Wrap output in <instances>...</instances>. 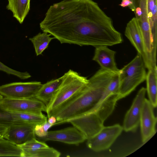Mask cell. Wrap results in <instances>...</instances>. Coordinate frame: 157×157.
Returning <instances> with one entry per match:
<instances>
[{"label": "cell", "mask_w": 157, "mask_h": 157, "mask_svg": "<svg viewBox=\"0 0 157 157\" xmlns=\"http://www.w3.org/2000/svg\"><path fill=\"white\" fill-rule=\"evenodd\" d=\"M142 58L138 53L118 73L119 99L128 95L145 80L147 73Z\"/></svg>", "instance_id": "obj_4"}, {"label": "cell", "mask_w": 157, "mask_h": 157, "mask_svg": "<svg viewBox=\"0 0 157 157\" xmlns=\"http://www.w3.org/2000/svg\"><path fill=\"white\" fill-rule=\"evenodd\" d=\"M0 71L17 76L21 79H28L31 77V75L28 72H21L13 70L6 66L0 61Z\"/></svg>", "instance_id": "obj_25"}, {"label": "cell", "mask_w": 157, "mask_h": 157, "mask_svg": "<svg viewBox=\"0 0 157 157\" xmlns=\"http://www.w3.org/2000/svg\"><path fill=\"white\" fill-rule=\"evenodd\" d=\"M51 34L46 32L42 33H40L29 40L33 44L35 52L37 56L42 54L48 47L51 41L55 39L50 36Z\"/></svg>", "instance_id": "obj_20"}, {"label": "cell", "mask_w": 157, "mask_h": 157, "mask_svg": "<svg viewBox=\"0 0 157 157\" xmlns=\"http://www.w3.org/2000/svg\"><path fill=\"white\" fill-rule=\"evenodd\" d=\"M0 108L10 112L28 113L43 115L46 113L47 107L36 98L15 99L4 98L0 100Z\"/></svg>", "instance_id": "obj_5"}, {"label": "cell", "mask_w": 157, "mask_h": 157, "mask_svg": "<svg viewBox=\"0 0 157 157\" xmlns=\"http://www.w3.org/2000/svg\"><path fill=\"white\" fill-rule=\"evenodd\" d=\"M116 52L106 46H101L95 47L93 60L100 65L101 68L118 74L120 70L117 67L114 56Z\"/></svg>", "instance_id": "obj_16"}, {"label": "cell", "mask_w": 157, "mask_h": 157, "mask_svg": "<svg viewBox=\"0 0 157 157\" xmlns=\"http://www.w3.org/2000/svg\"><path fill=\"white\" fill-rule=\"evenodd\" d=\"M146 88L142 87L138 92L124 121L123 130L126 132H135L140 124L141 111L145 99Z\"/></svg>", "instance_id": "obj_11"}, {"label": "cell", "mask_w": 157, "mask_h": 157, "mask_svg": "<svg viewBox=\"0 0 157 157\" xmlns=\"http://www.w3.org/2000/svg\"><path fill=\"white\" fill-rule=\"evenodd\" d=\"M149 101L154 108L157 105V67L148 70L146 79Z\"/></svg>", "instance_id": "obj_19"}, {"label": "cell", "mask_w": 157, "mask_h": 157, "mask_svg": "<svg viewBox=\"0 0 157 157\" xmlns=\"http://www.w3.org/2000/svg\"><path fill=\"white\" fill-rule=\"evenodd\" d=\"M42 84L37 81L13 82L0 86V94L11 99L34 98Z\"/></svg>", "instance_id": "obj_6"}, {"label": "cell", "mask_w": 157, "mask_h": 157, "mask_svg": "<svg viewBox=\"0 0 157 157\" xmlns=\"http://www.w3.org/2000/svg\"><path fill=\"white\" fill-rule=\"evenodd\" d=\"M10 113L15 122H23L37 125L43 124L47 121V117L44 115H39L28 113Z\"/></svg>", "instance_id": "obj_21"}, {"label": "cell", "mask_w": 157, "mask_h": 157, "mask_svg": "<svg viewBox=\"0 0 157 157\" xmlns=\"http://www.w3.org/2000/svg\"><path fill=\"white\" fill-rule=\"evenodd\" d=\"M123 130V127L118 124L104 126L98 132L87 140V145L95 151L106 150L112 145Z\"/></svg>", "instance_id": "obj_7"}, {"label": "cell", "mask_w": 157, "mask_h": 157, "mask_svg": "<svg viewBox=\"0 0 157 157\" xmlns=\"http://www.w3.org/2000/svg\"><path fill=\"white\" fill-rule=\"evenodd\" d=\"M153 108L149 100L145 98L142 109L140 124L142 140L145 144L155 134L157 118L154 115Z\"/></svg>", "instance_id": "obj_15"}, {"label": "cell", "mask_w": 157, "mask_h": 157, "mask_svg": "<svg viewBox=\"0 0 157 157\" xmlns=\"http://www.w3.org/2000/svg\"><path fill=\"white\" fill-rule=\"evenodd\" d=\"M119 81L118 74H116L109 82L98 102L92 113L109 116L114 109L119 97Z\"/></svg>", "instance_id": "obj_8"}, {"label": "cell", "mask_w": 157, "mask_h": 157, "mask_svg": "<svg viewBox=\"0 0 157 157\" xmlns=\"http://www.w3.org/2000/svg\"><path fill=\"white\" fill-rule=\"evenodd\" d=\"M63 77V75L58 78L52 79L42 84L35 98L41 101L47 106L59 87Z\"/></svg>", "instance_id": "obj_17"}, {"label": "cell", "mask_w": 157, "mask_h": 157, "mask_svg": "<svg viewBox=\"0 0 157 157\" xmlns=\"http://www.w3.org/2000/svg\"><path fill=\"white\" fill-rule=\"evenodd\" d=\"M15 122L10 112L0 108V124L10 126Z\"/></svg>", "instance_id": "obj_26"}, {"label": "cell", "mask_w": 157, "mask_h": 157, "mask_svg": "<svg viewBox=\"0 0 157 157\" xmlns=\"http://www.w3.org/2000/svg\"><path fill=\"white\" fill-rule=\"evenodd\" d=\"M120 5L123 7H128L132 11L134 12L135 7L134 3L129 0H122Z\"/></svg>", "instance_id": "obj_28"}, {"label": "cell", "mask_w": 157, "mask_h": 157, "mask_svg": "<svg viewBox=\"0 0 157 157\" xmlns=\"http://www.w3.org/2000/svg\"><path fill=\"white\" fill-rule=\"evenodd\" d=\"M23 157L22 150L17 145L5 138L0 139V156Z\"/></svg>", "instance_id": "obj_22"}, {"label": "cell", "mask_w": 157, "mask_h": 157, "mask_svg": "<svg viewBox=\"0 0 157 157\" xmlns=\"http://www.w3.org/2000/svg\"><path fill=\"white\" fill-rule=\"evenodd\" d=\"M9 127L7 126L0 124V139L4 138Z\"/></svg>", "instance_id": "obj_29"}, {"label": "cell", "mask_w": 157, "mask_h": 157, "mask_svg": "<svg viewBox=\"0 0 157 157\" xmlns=\"http://www.w3.org/2000/svg\"><path fill=\"white\" fill-rule=\"evenodd\" d=\"M63 80L47 107V116L57 109L81 91L89 79L70 69L63 75Z\"/></svg>", "instance_id": "obj_3"}, {"label": "cell", "mask_w": 157, "mask_h": 157, "mask_svg": "<svg viewBox=\"0 0 157 157\" xmlns=\"http://www.w3.org/2000/svg\"><path fill=\"white\" fill-rule=\"evenodd\" d=\"M6 9L11 11L19 22L23 23L30 10V0H8Z\"/></svg>", "instance_id": "obj_18"}, {"label": "cell", "mask_w": 157, "mask_h": 157, "mask_svg": "<svg viewBox=\"0 0 157 157\" xmlns=\"http://www.w3.org/2000/svg\"><path fill=\"white\" fill-rule=\"evenodd\" d=\"M124 34L138 53L141 56L146 68L148 70L154 68L150 57L146 51L140 27L136 17L133 18L127 23Z\"/></svg>", "instance_id": "obj_9"}, {"label": "cell", "mask_w": 157, "mask_h": 157, "mask_svg": "<svg viewBox=\"0 0 157 157\" xmlns=\"http://www.w3.org/2000/svg\"><path fill=\"white\" fill-rule=\"evenodd\" d=\"M48 121L51 124L54 125L56 122V118L53 116H51L48 118Z\"/></svg>", "instance_id": "obj_30"}, {"label": "cell", "mask_w": 157, "mask_h": 157, "mask_svg": "<svg viewBox=\"0 0 157 157\" xmlns=\"http://www.w3.org/2000/svg\"><path fill=\"white\" fill-rule=\"evenodd\" d=\"M135 7L134 12L140 27L146 51L151 50V39L147 11V0H133Z\"/></svg>", "instance_id": "obj_14"}, {"label": "cell", "mask_w": 157, "mask_h": 157, "mask_svg": "<svg viewBox=\"0 0 157 157\" xmlns=\"http://www.w3.org/2000/svg\"><path fill=\"white\" fill-rule=\"evenodd\" d=\"M84 134L88 139L98 132L104 126V122L94 113L66 121Z\"/></svg>", "instance_id": "obj_12"}, {"label": "cell", "mask_w": 157, "mask_h": 157, "mask_svg": "<svg viewBox=\"0 0 157 157\" xmlns=\"http://www.w3.org/2000/svg\"><path fill=\"white\" fill-rule=\"evenodd\" d=\"M109 20L92 0H63L49 7L40 27L61 44L95 47L105 38Z\"/></svg>", "instance_id": "obj_1"}, {"label": "cell", "mask_w": 157, "mask_h": 157, "mask_svg": "<svg viewBox=\"0 0 157 157\" xmlns=\"http://www.w3.org/2000/svg\"><path fill=\"white\" fill-rule=\"evenodd\" d=\"M53 126L47 121L43 124L36 125L34 129L36 137H42L45 136L48 129Z\"/></svg>", "instance_id": "obj_27"}, {"label": "cell", "mask_w": 157, "mask_h": 157, "mask_svg": "<svg viewBox=\"0 0 157 157\" xmlns=\"http://www.w3.org/2000/svg\"><path fill=\"white\" fill-rule=\"evenodd\" d=\"M3 98V96H2V95H1L0 94V100H1V99H2Z\"/></svg>", "instance_id": "obj_31"}, {"label": "cell", "mask_w": 157, "mask_h": 157, "mask_svg": "<svg viewBox=\"0 0 157 157\" xmlns=\"http://www.w3.org/2000/svg\"><path fill=\"white\" fill-rule=\"evenodd\" d=\"M40 141H57L64 143L78 145L87 140V138L75 127H70L61 129L48 131L46 135L36 137Z\"/></svg>", "instance_id": "obj_10"}, {"label": "cell", "mask_w": 157, "mask_h": 157, "mask_svg": "<svg viewBox=\"0 0 157 157\" xmlns=\"http://www.w3.org/2000/svg\"><path fill=\"white\" fill-rule=\"evenodd\" d=\"M17 146L22 151L33 150L49 147L44 142L39 141L36 138L28 141L22 144Z\"/></svg>", "instance_id": "obj_24"}, {"label": "cell", "mask_w": 157, "mask_h": 157, "mask_svg": "<svg viewBox=\"0 0 157 157\" xmlns=\"http://www.w3.org/2000/svg\"><path fill=\"white\" fill-rule=\"evenodd\" d=\"M117 74L101 68L89 79L88 83L81 91L50 115L49 117L53 116L56 118L54 125L91 113Z\"/></svg>", "instance_id": "obj_2"}, {"label": "cell", "mask_w": 157, "mask_h": 157, "mask_svg": "<svg viewBox=\"0 0 157 157\" xmlns=\"http://www.w3.org/2000/svg\"><path fill=\"white\" fill-rule=\"evenodd\" d=\"M130 1H132L133 3H134V2H133V0H129Z\"/></svg>", "instance_id": "obj_32"}, {"label": "cell", "mask_w": 157, "mask_h": 157, "mask_svg": "<svg viewBox=\"0 0 157 157\" xmlns=\"http://www.w3.org/2000/svg\"><path fill=\"white\" fill-rule=\"evenodd\" d=\"M22 151L23 157H59L61 155L60 152L49 147Z\"/></svg>", "instance_id": "obj_23"}, {"label": "cell", "mask_w": 157, "mask_h": 157, "mask_svg": "<svg viewBox=\"0 0 157 157\" xmlns=\"http://www.w3.org/2000/svg\"><path fill=\"white\" fill-rule=\"evenodd\" d=\"M36 124L16 122L9 126L4 138L18 145L36 138L34 129Z\"/></svg>", "instance_id": "obj_13"}]
</instances>
